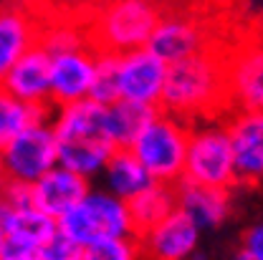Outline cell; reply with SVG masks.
I'll use <instances>...</instances> for the list:
<instances>
[{"label":"cell","instance_id":"obj_27","mask_svg":"<svg viewBox=\"0 0 263 260\" xmlns=\"http://www.w3.org/2000/svg\"><path fill=\"white\" fill-rule=\"evenodd\" d=\"M251 260H263V223L253 225L243 237V248H240Z\"/></svg>","mask_w":263,"mask_h":260},{"label":"cell","instance_id":"obj_19","mask_svg":"<svg viewBox=\"0 0 263 260\" xmlns=\"http://www.w3.org/2000/svg\"><path fill=\"white\" fill-rule=\"evenodd\" d=\"M175 210H177V190H172L170 182H152L147 190H142L129 199L132 223L137 235L155 228Z\"/></svg>","mask_w":263,"mask_h":260},{"label":"cell","instance_id":"obj_2","mask_svg":"<svg viewBox=\"0 0 263 260\" xmlns=\"http://www.w3.org/2000/svg\"><path fill=\"white\" fill-rule=\"evenodd\" d=\"M228 101V73L226 58L210 48L167 66V81L162 91V106L167 114L180 119L213 114Z\"/></svg>","mask_w":263,"mask_h":260},{"label":"cell","instance_id":"obj_6","mask_svg":"<svg viewBox=\"0 0 263 260\" xmlns=\"http://www.w3.org/2000/svg\"><path fill=\"white\" fill-rule=\"evenodd\" d=\"M182 179L220 187V190H228L233 182H238L228 129L208 124V127L190 131Z\"/></svg>","mask_w":263,"mask_h":260},{"label":"cell","instance_id":"obj_29","mask_svg":"<svg viewBox=\"0 0 263 260\" xmlns=\"http://www.w3.org/2000/svg\"><path fill=\"white\" fill-rule=\"evenodd\" d=\"M3 243H5V230H3V225H0V250H3Z\"/></svg>","mask_w":263,"mask_h":260},{"label":"cell","instance_id":"obj_26","mask_svg":"<svg viewBox=\"0 0 263 260\" xmlns=\"http://www.w3.org/2000/svg\"><path fill=\"white\" fill-rule=\"evenodd\" d=\"M0 260H43L41 258V245L23 240V237H10L5 235L3 250H0Z\"/></svg>","mask_w":263,"mask_h":260},{"label":"cell","instance_id":"obj_8","mask_svg":"<svg viewBox=\"0 0 263 260\" xmlns=\"http://www.w3.org/2000/svg\"><path fill=\"white\" fill-rule=\"evenodd\" d=\"M101 51L89 41L51 53V98L56 106L89 98L97 84Z\"/></svg>","mask_w":263,"mask_h":260},{"label":"cell","instance_id":"obj_15","mask_svg":"<svg viewBox=\"0 0 263 260\" xmlns=\"http://www.w3.org/2000/svg\"><path fill=\"white\" fill-rule=\"evenodd\" d=\"M89 190H91L89 177L68 169L64 164H56L53 169H48L41 179H35L31 185L33 205L53 215L56 220L64 217L73 205H79L89 195Z\"/></svg>","mask_w":263,"mask_h":260},{"label":"cell","instance_id":"obj_12","mask_svg":"<svg viewBox=\"0 0 263 260\" xmlns=\"http://www.w3.org/2000/svg\"><path fill=\"white\" fill-rule=\"evenodd\" d=\"M200 225L180 207L155 228L139 232V248L149 260H187L197 248Z\"/></svg>","mask_w":263,"mask_h":260},{"label":"cell","instance_id":"obj_11","mask_svg":"<svg viewBox=\"0 0 263 260\" xmlns=\"http://www.w3.org/2000/svg\"><path fill=\"white\" fill-rule=\"evenodd\" d=\"M228 101L240 111H263V38L240 43L228 58Z\"/></svg>","mask_w":263,"mask_h":260},{"label":"cell","instance_id":"obj_31","mask_svg":"<svg viewBox=\"0 0 263 260\" xmlns=\"http://www.w3.org/2000/svg\"><path fill=\"white\" fill-rule=\"evenodd\" d=\"M187 260H202V258H200V255H195V253H193V255H190V258H187Z\"/></svg>","mask_w":263,"mask_h":260},{"label":"cell","instance_id":"obj_7","mask_svg":"<svg viewBox=\"0 0 263 260\" xmlns=\"http://www.w3.org/2000/svg\"><path fill=\"white\" fill-rule=\"evenodd\" d=\"M5 169L13 182L33 185L48 169L59 164V139L51 119L33 124L23 134H18L10 144L3 147Z\"/></svg>","mask_w":263,"mask_h":260},{"label":"cell","instance_id":"obj_25","mask_svg":"<svg viewBox=\"0 0 263 260\" xmlns=\"http://www.w3.org/2000/svg\"><path fill=\"white\" fill-rule=\"evenodd\" d=\"M91 98H97L99 104H111L119 98V86H117V53H101L99 61V73Z\"/></svg>","mask_w":263,"mask_h":260},{"label":"cell","instance_id":"obj_22","mask_svg":"<svg viewBox=\"0 0 263 260\" xmlns=\"http://www.w3.org/2000/svg\"><path fill=\"white\" fill-rule=\"evenodd\" d=\"M155 109L134 104L127 98H117L106 104V127L117 147H132L137 134L144 129V124L152 119Z\"/></svg>","mask_w":263,"mask_h":260},{"label":"cell","instance_id":"obj_20","mask_svg":"<svg viewBox=\"0 0 263 260\" xmlns=\"http://www.w3.org/2000/svg\"><path fill=\"white\" fill-rule=\"evenodd\" d=\"M3 230L10 237H23L43 245L56 230H59V220L48 212H43L35 205H23V207H13L8 210L5 220H3Z\"/></svg>","mask_w":263,"mask_h":260},{"label":"cell","instance_id":"obj_28","mask_svg":"<svg viewBox=\"0 0 263 260\" xmlns=\"http://www.w3.org/2000/svg\"><path fill=\"white\" fill-rule=\"evenodd\" d=\"M8 185H10V174H8V169H5V159H3V149H0V197H3V192L8 190Z\"/></svg>","mask_w":263,"mask_h":260},{"label":"cell","instance_id":"obj_1","mask_svg":"<svg viewBox=\"0 0 263 260\" xmlns=\"http://www.w3.org/2000/svg\"><path fill=\"white\" fill-rule=\"evenodd\" d=\"M51 124L59 139V164L84 177L101 174L117 149L106 127V104H99L91 96L64 104Z\"/></svg>","mask_w":263,"mask_h":260},{"label":"cell","instance_id":"obj_17","mask_svg":"<svg viewBox=\"0 0 263 260\" xmlns=\"http://www.w3.org/2000/svg\"><path fill=\"white\" fill-rule=\"evenodd\" d=\"M177 207L182 212H187L200 225V230L220 225L230 212L226 190L210 187V185H197L190 179H182V185L177 187Z\"/></svg>","mask_w":263,"mask_h":260},{"label":"cell","instance_id":"obj_21","mask_svg":"<svg viewBox=\"0 0 263 260\" xmlns=\"http://www.w3.org/2000/svg\"><path fill=\"white\" fill-rule=\"evenodd\" d=\"M46 119H51L48 106H35L28 101H21V98L10 96L0 89V149L5 144H10L28 127L46 122Z\"/></svg>","mask_w":263,"mask_h":260},{"label":"cell","instance_id":"obj_16","mask_svg":"<svg viewBox=\"0 0 263 260\" xmlns=\"http://www.w3.org/2000/svg\"><path fill=\"white\" fill-rule=\"evenodd\" d=\"M240 182L263 179V111H240L228 127Z\"/></svg>","mask_w":263,"mask_h":260},{"label":"cell","instance_id":"obj_3","mask_svg":"<svg viewBox=\"0 0 263 260\" xmlns=\"http://www.w3.org/2000/svg\"><path fill=\"white\" fill-rule=\"evenodd\" d=\"M157 0H104L89 21V38L101 53L144 48L160 23Z\"/></svg>","mask_w":263,"mask_h":260},{"label":"cell","instance_id":"obj_13","mask_svg":"<svg viewBox=\"0 0 263 260\" xmlns=\"http://www.w3.org/2000/svg\"><path fill=\"white\" fill-rule=\"evenodd\" d=\"M0 89L35 106H51V53L38 43L23 53L0 78Z\"/></svg>","mask_w":263,"mask_h":260},{"label":"cell","instance_id":"obj_30","mask_svg":"<svg viewBox=\"0 0 263 260\" xmlns=\"http://www.w3.org/2000/svg\"><path fill=\"white\" fill-rule=\"evenodd\" d=\"M235 260H251V258H248V255H246V253H243V250H240V253H238V255H235Z\"/></svg>","mask_w":263,"mask_h":260},{"label":"cell","instance_id":"obj_5","mask_svg":"<svg viewBox=\"0 0 263 260\" xmlns=\"http://www.w3.org/2000/svg\"><path fill=\"white\" fill-rule=\"evenodd\" d=\"M59 228L76 237L81 245H91L104 237L137 235L129 202L111 195L109 190H89V195L79 205H73L64 217H59Z\"/></svg>","mask_w":263,"mask_h":260},{"label":"cell","instance_id":"obj_10","mask_svg":"<svg viewBox=\"0 0 263 260\" xmlns=\"http://www.w3.org/2000/svg\"><path fill=\"white\" fill-rule=\"evenodd\" d=\"M147 48H152L167 64L187 58L210 48L208 43V23L193 8H172L162 10L160 23L152 33Z\"/></svg>","mask_w":263,"mask_h":260},{"label":"cell","instance_id":"obj_14","mask_svg":"<svg viewBox=\"0 0 263 260\" xmlns=\"http://www.w3.org/2000/svg\"><path fill=\"white\" fill-rule=\"evenodd\" d=\"M43 18L26 3H10L0 8V78L23 53L41 41Z\"/></svg>","mask_w":263,"mask_h":260},{"label":"cell","instance_id":"obj_4","mask_svg":"<svg viewBox=\"0 0 263 260\" xmlns=\"http://www.w3.org/2000/svg\"><path fill=\"white\" fill-rule=\"evenodd\" d=\"M190 131L182 127V119L175 114H152L144 129L132 142V152L157 182H177L185 174Z\"/></svg>","mask_w":263,"mask_h":260},{"label":"cell","instance_id":"obj_24","mask_svg":"<svg viewBox=\"0 0 263 260\" xmlns=\"http://www.w3.org/2000/svg\"><path fill=\"white\" fill-rule=\"evenodd\" d=\"M86 245H81L76 237L59 228L43 245H41V258L43 260H84Z\"/></svg>","mask_w":263,"mask_h":260},{"label":"cell","instance_id":"obj_18","mask_svg":"<svg viewBox=\"0 0 263 260\" xmlns=\"http://www.w3.org/2000/svg\"><path fill=\"white\" fill-rule=\"evenodd\" d=\"M101 174H104V190L127 202L142 190H147L152 182H157L129 147H117L106 167L101 169Z\"/></svg>","mask_w":263,"mask_h":260},{"label":"cell","instance_id":"obj_9","mask_svg":"<svg viewBox=\"0 0 263 260\" xmlns=\"http://www.w3.org/2000/svg\"><path fill=\"white\" fill-rule=\"evenodd\" d=\"M167 61L160 58L152 48H137L117 53V86L119 98L157 109L162 101L167 81Z\"/></svg>","mask_w":263,"mask_h":260},{"label":"cell","instance_id":"obj_23","mask_svg":"<svg viewBox=\"0 0 263 260\" xmlns=\"http://www.w3.org/2000/svg\"><path fill=\"white\" fill-rule=\"evenodd\" d=\"M139 240L137 235L122 237H104L91 245H86L84 260H137L139 258Z\"/></svg>","mask_w":263,"mask_h":260}]
</instances>
